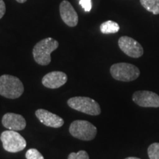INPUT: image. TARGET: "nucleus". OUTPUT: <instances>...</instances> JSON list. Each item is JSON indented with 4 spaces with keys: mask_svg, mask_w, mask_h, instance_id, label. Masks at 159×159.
I'll use <instances>...</instances> for the list:
<instances>
[{
    "mask_svg": "<svg viewBox=\"0 0 159 159\" xmlns=\"http://www.w3.org/2000/svg\"><path fill=\"white\" fill-rule=\"evenodd\" d=\"M60 14L66 25L75 27L78 23V15L69 2L64 0L60 5Z\"/></svg>",
    "mask_w": 159,
    "mask_h": 159,
    "instance_id": "obj_12",
    "label": "nucleus"
},
{
    "mask_svg": "<svg viewBox=\"0 0 159 159\" xmlns=\"http://www.w3.org/2000/svg\"><path fill=\"white\" fill-rule=\"evenodd\" d=\"M69 133L75 138L83 141L93 140L97 136V129L85 120H75L69 127Z\"/></svg>",
    "mask_w": 159,
    "mask_h": 159,
    "instance_id": "obj_6",
    "label": "nucleus"
},
{
    "mask_svg": "<svg viewBox=\"0 0 159 159\" xmlns=\"http://www.w3.org/2000/svg\"><path fill=\"white\" fill-rule=\"evenodd\" d=\"M125 159H140V158H136V157H128V158H126Z\"/></svg>",
    "mask_w": 159,
    "mask_h": 159,
    "instance_id": "obj_21",
    "label": "nucleus"
},
{
    "mask_svg": "<svg viewBox=\"0 0 159 159\" xmlns=\"http://www.w3.org/2000/svg\"><path fill=\"white\" fill-rule=\"evenodd\" d=\"M35 116L43 125L50 128H59L64 124V121L61 117L45 109H38L35 111Z\"/></svg>",
    "mask_w": 159,
    "mask_h": 159,
    "instance_id": "obj_10",
    "label": "nucleus"
},
{
    "mask_svg": "<svg viewBox=\"0 0 159 159\" xmlns=\"http://www.w3.org/2000/svg\"><path fill=\"white\" fill-rule=\"evenodd\" d=\"M0 140L2 143L4 150L9 152H20L27 146L25 139L15 130H5L0 136Z\"/></svg>",
    "mask_w": 159,
    "mask_h": 159,
    "instance_id": "obj_5",
    "label": "nucleus"
},
{
    "mask_svg": "<svg viewBox=\"0 0 159 159\" xmlns=\"http://www.w3.org/2000/svg\"><path fill=\"white\" fill-rule=\"evenodd\" d=\"M80 5L82 6L83 10L85 12H90L92 7L91 0H79Z\"/></svg>",
    "mask_w": 159,
    "mask_h": 159,
    "instance_id": "obj_18",
    "label": "nucleus"
},
{
    "mask_svg": "<svg viewBox=\"0 0 159 159\" xmlns=\"http://www.w3.org/2000/svg\"><path fill=\"white\" fill-rule=\"evenodd\" d=\"M148 153L150 159H159V143H152L149 146Z\"/></svg>",
    "mask_w": 159,
    "mask_h": 159,
    "instance_id": "obj_15",
    "label": "nucleus"
},
{
    "mask_svg": "<svg viewBox=\"0 0 159 159\" xmlns=\"http://www.w3.org/2000/svg\"><path fill=\"white\" fill-rule=\"evenodd\" d=\"M68 159H89V154L86 151L80 150L78 152H71L69 155Z\"/></svg>",
    "mask_w": 159,
    "mask_h": 159,
    "instance_id": "obj_17",
    "label": "nucleus"
},
{
    "mask_svg": "<svg viewBox=\"0 0 159 159\" xmlns=\"http://www.w3.org/2000/svg\"><path fill=\"white\" fill-rule=\"evenodd\" d=\"M133 101L144 108H158L159 96L150 91H137L133 94Z\"/></svg>",
    "mask_w": 159,
    "mask_h": 159,
    "instance_id": "obj_8",
    "label": "nucleus"
},
{
    "mask_svg": "<svg viewBox=\"0 0 159 159\" xmlns=\"http://www.w3.org/2000/svg\"><path fill=\"white\" fill-rule=\"evenodd\" d=\"M25 156L27 159H44L42 154L35 148L29 149L26 152Z\"/></svg>",
    "mask_w": 159,
    "mask_h": 159,
    "instance_id": "obj_16",
    "label": "nucleus"
},
{
    "mask_svg": "<svg viewBox=\"0 0 159 159\" xmlns=\"http://www.w3.org/2000/svg\"><path fill=\"white\" fill-rule=\"evenodd\" d=\"M2 124L5 128L11 130L19 131L26 128V120L21 115L14 113H7L2 119Z\"/></svg>",
    "mask_w": 159,
    "mask_h": 159,
    "instance_id": "obj_11",
    "label": "nucleus"
},
{
    "mask_svg": "<svg viewBox=\"0 0 159 159\" xmlns=\"http://www.w3.org/2000/svg\"><path fill=\"white\" fill-rule=\"evenodd\" d=\"M67 80H68V77L64 72L60 71H54L44 75L41 82H42L43 86H45L46 88L55 89L63 86L67 82Z\"/></svg>",
    "mask_w": 159,
    "mask_h": 159,
    "instance_id": "obj_9",
    "label": "nucleus"
},
{
    "mask_svg": "<svg viewBox=\"0 0 159 159\" xmlns=\"http://www.w3.org/2000/svg\"><path fill=\"white\" fill-rule=\"evenodd\" d=\"M110 72L113 78L122 82L135 80L140 75L138 67L128 63H115L111 66Z\"/></svg>",
    "mask_w": 159,
    "mask_h": 159,
    "instance_id": "obj_3",
    "label": "nucleus"
},
{
    "mask_svg": "<svg viewBox=\"0 0 159 159\" xmlns=\"http://www.w3.org/2000/svg\"><path fill=\"white\" fill-rule=\"evenodd\" d=\"M59 43L52 38H47L38 42L33 49L35 61L41 66H47L51 62V53L58 47Z\"/></svg>",
    "mask_w": 159,
    "mask_h": 159,
    "instance_id": "obj_1",
    "label": "nucleus"
},
{
    "mask_svg": "<svg viewBox=\"0 0 159 159\" xmlns=\"http://www.w3.org/2000/svg\"><path fill=\"white\" fill-rule=\"evenodd\" d=\"M67 104L71 108L83 114L91 116H98L100 114L101 109L98 102L94 99L87 97H71L67 101Z\"/></svg>",
    "mask_w": 159,
    "mask_h": 159,
    "instance_id": "obj_4",
    "label": "nucleus"
},
{
    "mask_svg": "<svg viewBox=\"0 0 159 159\" xmlns=\"http://www.w3.org/2000/svg\"><path fill=\"white\" fill-rule=\"evenodd\" d=\"M140 3L147 11L155 15L159 14V0H140Z\"/></svg>",
    "mask_w": 159,
    "mask_h": 159,
    "instance_id": "obj_14",
    "label": "nucleus"
},
{
    "mask_svg": "<svg viewBox=\"0 0 159 159\" xmlns=\"http://www.w3.org/2000/svg\"><path fill=\"white\" fill-rule=\"evenodd\" d=\"M24 85L18 77L10 75L0 77V95L7 99H17L24 93Z\"/></svg>",
    "mask_w": 159,
    "mask_h": 159,
    "instance_id": "obj_2",
    "label": "nucleus"
},
{
    "mask_svg": "<svg viewBox=\"0 0 159 159\" xmlns=\"http://www.w3.org/2000/svg\"><path fill=\"white\" fill-rule=\"evenodd\" d=\"M99 28L103 34H112V33H118L120 27L116 22L109 20V21L103 22L100 25Z\"/></svg>",
    "mask_w": 159,
    "mask_h": 159,
    "instance_id": "obj_13",
    "label": "nucleus"
},
{
    "mask_svg": "<svg viewBox=\"0 0 159 159\" xmlns=\"http://www.w3.org/2000/svg\"><path fill=\"white\" fill-rule=\"evenodd\" d=\"M6 11L5 4L3 0H0V19H2L5 15Z\"/></svg>",
    "mask_w": 159,
    "mask_h": 159,
    "instance_id": "obj_19",
    "label": "nucleus"
},
{
    "mask_svg": "<svg viewBox=\"0 0 159 159\" xmlns=\"http://www.w3.org/2000/svg\"><path fill=\"white\" fill-rule=\"evenodd\" d=\"M119 48L129 57L138 58L142 56L144 49L138 41L128 36H122L118 41Z\"/></svg>",
    "mask_w": 159,
    "mask_h": 159,
    "instance_id": "obj_7",
    "label": "nucleus"
},
{
    "mask_svg": "<svg viewBox=\"0 0 159 159\" xmlns=\"http://www.w3.org/2000/svg\"><path fill=\"white\" fill-rule=\"evenodd\" d=\"M19 3H25V2H27V0H16Z\"/></svg>",
    "mask_w": 159,
    "mask_h": 159,
    "instance_id": "obj_20",
    "label": "nucleus"
}]
</instances>
